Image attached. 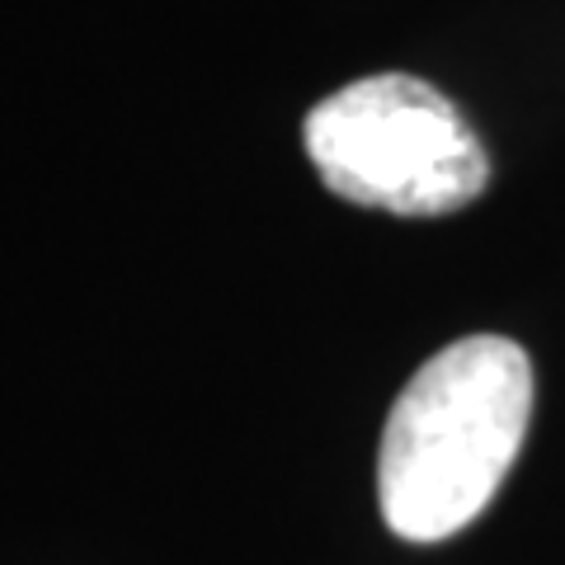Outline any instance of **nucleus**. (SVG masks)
I'll return each instance as SVG.
<instances>
[{
    "label": "nucleus",
    "mask_w": 565,
    "mask_h": 565,
    "mask_svg": "<svg viewBox=\"0 0 565 565\" xmlns=\"http://www.w3.org/2000/svg\"><path fill=\"white\" fill-rule=\"evenodd\" d=\"M302 141L330 193L396 217H444L490 184L471 122L448 95L405 71L326 95L307 114Z\"/></svg>",
    "instance_id": "nucleus-2"
},
{
    "label": "nucleus",
    "mask_w": 565,
    "mask_h": 565,
    "mask_svg": "<svg viewBox=\"0 0 565 565\" xmlns=\"http://www.w3.org/2000/svg\"><path fill=\"white\" fill-rule=\"evenodd\" d=\"M533 363L504 334H467L405 382L377 452L382 519L405 542H444L481 514L523 448Z\"/></svg>",
    "instance_id": "nucleus-1"
}]
</instances>
